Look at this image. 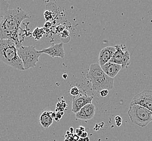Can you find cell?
I'll return each instance as SVG.
<instances>
[{"label": "cell", "mask_w": 152, "mask_h": 141, "mask_svg": "<svg viewBox=\"0 0 152 141\" xmlns=\"http://www.w3.org/2000/svg\"><path fill=\"white\" fill-rule=\"evenodd\" d=\"M73 140L74 141H78L79 140V136L77 135H73Z\"/></svg>", "instance_id": "cell-20"}, {"label": "cell", "mask_w": 152, "mask_h": 141, "mask_svg": "<svg viewBox=\"0 0 152 141\" xmlns=\"http://www.w3.org/2000/svg\"><path fill=\"white\" fill-rule=\"evenodd\" d=\"M31 18L28 12L20 8L9 9L0 24V40H12L15 42L18 47L21 45L19 39L22 21Z\"/></svg>", "instance_id": "cell-1"}, {"label": "cell", "mask_w": 152, "mask_h": 141, "mask_svg": "<svg viewBox=\"0 0 152 141\" xmlns=\"http://www.w3.org/2000/svg\"><path fill=\"white\" fill-rule=\"evenodd\" d=\"M82 131H81L79 129H77L76 130V135H78L79 136H81V135H82Z\"/></svg>", "instance_id": "cell-23"}, {"label": "cell", "mask_w": 152, "mask_h": 141, "mask_svg": "<svg viewBox=\"0 0 152 141\" xmlns=\"http://www.w3.org/2000/svg\"><path fill=\"white\" fill-rule=\"evenodd\" d=\"M93 99V98L92 97L81 95L74 97L72 101V108L73 112L76 114L86 105L91 104Z\"/></svg>", "instance_id": "cell-8"}, {"label": "cell", "mask_w": 152, "mask_h": 141, "mask_svg": "<svg viewBox=\"0 0 152 141\" xmlns=\"http://www.w3.org/2000/svg\"><path fill=\"white\" fill-rule=\"evenodd\" d=\"M83 141H89V138L87 137L86 138H83Z\"/></svg>", "instance_id": "cell-27"}, {"label": "cell", "mask_w": 152, "mask_h": 141, "mask_svg": "<svg viewBox=\"0 0 152 141\" xmlns=\"http://www.w3.org/2000/svg\"><path fill=\"white\" fill-rule=\"evenodd\" d=\"M109 91L107 90H104L100 92V94L102 97H106L108 95Z\"/></svg>", "instance_id": "cell-19"}, {"label": "cell", "mask_w": 152, "mask_h": 141, "mask_svg": "<svg viewBox=\"0 0 152 141\" xmlns=\"http://www.w3.org/2000/svg\"><path fill=\"white\" fill-rule=\"evenodd\" d=\"M101 68L108 76L114 79L122 68L120 65L108 62L102 66Z\"/></svg>", "instance_id": "cell-12"}, {"label": "cell", "mask_w": 152, "mask_h": 141, "mask_svg": "<svg viewBox=\"0 0 152 141\" xmlns=\"http://www.w3.org/2000/svg\"><path fill=\"white\" fill-rule=\"evenodd\" d=\"M40 52L46 54L53 58H64L65 55L63 43L53 45L48 48L42 49Z\"/></svg>", "instance_id": "cell-9"}, {"label": "cell", "mask_w": 152, "mask_h": 141, "mask_svg": "<svg viewBox=\"0 0 152 141\" xmlns=\"http://www.w3.org/2000/svg\"><path fill=\"white\" fill-rule=\"evenodd\" d=\"M69 93H70L71 95H73L74 97L77 96V95H80L79 90L77 87L75 86V87H73L72 89H70V91H69Z\"/></svg>", "instance_id": "cell-16"}, {"label": "cell", "mask_w": 152, "mask_h": 141, "mask_svg": "<svg viewBox=\"0 0 152 141\" xmlns=\"http://www.w3.org/2000/svg\"><path fill=\"white\" fill-rule=\"evenodd\" d=\"M127 114L132 123L141 128L152 121V112L139 105L130 104Z\"/></svg>", "instance_id": "cell-4"}, {"label": "cell", "mask_w": 152, "mask_h": 141, "mask_svg": "<svg viewBox=\"0 0 152 141\" xmlns=\"http://www.w3.org/2000/svg\"><path fill=\"white\" fill-rule=\"evenodd\" d=\"M70 132H72H72H73V128H70Z\"/></svg>", "instance_id": "cell-28"}, {"label": "cell", "mask_w": 152, "mask_h": 141, "mask_svg": "<svg viewBox=\"0 0 152 141\" xmlns=\"http://www.w3.org/2000/svg\"><path fill=\"white\" fill-rule=\"evenodd\" d=\"M39 122L41 126L45 129H48L53 122V118L51 116V111L46 110L43 111L39 117Z\"/></svg>", "instance_id": "cell-13"}, {"label": "cell", "mask_w": 152, "mask_h": 141, "mask_svg": "<svg viewBox=\"0 0 152 141\" xmlns=\"http://www.w3.org/2000/svg\"><path fill=\"white\" fill-rule=\"evenodd\" d=\"M87 136H88V134H87V132H82V135H81V138H85L87 137Z\"/></svg>", "instance_id": "cell-21"}, {"label": "cell", "mask_w": 152, "mask_h": 141, "mask_svg": "<svg viewBox=\"0 0 152 141\" xmlns=\"http://www.w3.org/2000/svg\"><path fill=\"white\" fill-rule=\"evenodd\" d=\"M9 3L4 0H0V24L2 21L4 17L9 10Z\"/></svg>", "instance_id": "cell-14"}, {"label": "cell", "mask_w": 152, "mask_h": 141, "mask_svg": "<svg viewBox=\"0 0 152 141\" xmlns=\"http://www.w3.org/2000/svg\"><path fill=\"white\" fill-rule=\"evenodd\" d=\"M51 26H52V23L49 22L47 21L45 25V27L46 28H49L51 27Z\"/></svg>", "instance_id": "cell-22"}, {"label": "cell", "mask_w": 152, "mask_h": 141, "mask_svg": "<svg viewBox=\"0 0 152 141\" xmlns=\"http://www.w3.org/2000/svg\"><path fill=\"white\" fill-rule=\"evenodd\" d=\"M87 78L91 82V89L93 91H110L114 87V79L108 76L99 64H92L90 66Z\"/></svg>", "instance_id": "cell-3"}, {"label": "cell", "mask_w": 152, "mask_h": 141, "mask_svg": "<svg viewBox=\"0 0 152 141\" xmlns=\"http://www.w3.org/2000/svg\"><path fill=\"white\" fill-rule=\"evenodd\" d=\"M62 77H63L64 79H67V77H68V75H67V74H64Z\"/></svg>", "instance_id": "cell-26"}, {"label": "cell", "mask_w": 152, "mask_h": 141, "mask_svg": "<svg viewBox=\"0 0 152 141\" xmlns=\"http://www.w3.org/2000/svg\"><path fill=\"white\" fill-rule=\"evenodd\" d=\"M18 53L23 62L24 70L36 66L39 59L42 53L32 46H19L18 47Z\"/></svg>", "instance_id": "cell-5"}, {"label": "cell", "mask_w": 152, "mask_h": 141, "mask_svg": "<svg viewBox=\"0 0 152 141\" xmlns=\"http://www.w3.org/2000/svg\"><path fill=\"white\" fill-rule=\"evenodd\" d=\"M130 104H137L152 112V90H145L135 95Z\"/></svg>", "instance_id": "cell-7"}, {"label": "cell", "mask_w": 152, "mask_h": 141, "mask_svg": "<svg viewBox=\"0 0 152 141\" xmlns=\"http://www.w3.org/2000/svg\"><path fill=\"white\" fill-rule=\"evenodd\" d=\"M44 16H45V18H46L47 21L50 20L52 18V17H53L52 12H49V11H48V10H47L45 12H44Z\"/></svg>", "instance_id": "cell-17"}, {"label": "cell", "mask_w": 152, "mask_h": 141, "mask_svg": "<svg viewBox=\"0 0 152 141\" xmlns=\"http://www.w3.org/2000/svg\"><path fill=\"white\" fill-rule=\"evenodd\" d=\"M0 60L17 70H24L18 53V45L12 40H0Z\"/></svg>", "instance_id": "cell-2"}, {"label": "cell", "mask_w": 152, "mask_h": 141, "mask_svg": "<svg viewBox=\"0 0 152 141\" xmlns=\"http://www.w3.org/2000/svg\"><path fill=\"white\" fill-rule=\"evenodd\" d=\"M96 107L93 103L86 105L75 114L77 119L87 121L94 117Z\"/></svg>", "instance_id": "cell-10"}, {"label": "cell", "mask_w": 152, "mask_h": 141, "mask_svg": "<svg viewBox=\"0 0 152 141\" xmlns=\"http://www.w3.org/2000/svg\"><path fill=\"white\" fill-rule=\"evenodd\" d=\"M64 141H69V140H68V139H66Z\"/></svg>", "instance_id": "cell-30"}, {"label": "cell", "mask_w": 152, "mask_h": 141, "mask_svg": "<svg viewBox=\"0 0 152 141\" xmlns=\"http://www.w3.org/2000/svg\"><path fill=\"white\" fill-rule=\"evenodd\" d=\"M44 34H45V28L37 27L36 29L34 30L32 35L36 40H39L42 37Z\"/></svg>", "instance_id": "cell-15"}, {"label": "cell", "mask_w": 152, "mask_h": 141, "mask_svg": "<svg viewBox=\"0 0 152 141\" xmlns=\"http://www.w3.org/2000/svg\"><path fill=\"white\" fill-rule=\"evenodd\" d=\"M115 120L116 124V126H119H119H121L122 121V120L121 117L119 116H116Z\"/></svg>", "instance_id": "cell-18"}, {"label": "cell", "mask_w": 152, "mask_h": 141, "mask_svg": "<svg viewBox=\"0 0 152 141\" xmlns=\"http://www.w3.org/2000/svg\"><path fill=\"white\" fill-rule=\"evenodd\" d=\"M78 141H83V138H80Z\"/></svg>", "instance_id": "cell-29"}, {"label": "cell", "mask_w": 152, "mask_h": 141, "mask_svg": "<svg viewBox=\"0 0 152 141\" xmlns=\"http://www.w3.org/2000/svg\"><path fill=\"white\" fill-rule=\"evenodd\" d=\"M115 51V47L112 46H108L101 50L99 55V64L101 67L110 62Z\"/></svg>", "instance_id": "cell-11"}, {"label": "cell", "mask_w": 152, "mask_h": 141, "mask_svg": "<svg viewBox=\"0 0 152 141\" xmlns=\"http://www.w3.org/2000/svg\"><path fill=\"white\" fill-rule=\"evenodd\" d=\"M56 117H57L58 118V120L61 119V118H62V115H61V114H60V112L56 113Z\"/></svg>", "instance_id": "cell-24"}, {"label": "cell", "mask_w": 152, "mask_h": 141, "mask_svg": "<svg viewBox=\"0 0 152 141\" xmlns=\"http://www.w3.org/2000/svg\"><path fill=\"white\" fill-rule=\"evenodd\" d=\"M79 129L81 130V131H82V132H85V128H84V127H83L82 126H80L79 127Z\"/></svg>", "instance_id": "cell-25"}, {"label": "cell", "mask_w": 152, "mask_h": 141, "mask_svg": "<svg viewBox=\"0 0 152 141\" xmlns=\"http://www.w3.org/2000/svg\"></svg>", "instance_id": "cell-31"}, {"label": "cell", "mask_w": 152, "mask_h": 141, "mask_svg": "<svg viewBox=\"0 0 152 141\" xmlns=\"http://www.w3.org/2000/svg\"><path fill=\"white\" fill-rule=\"evenodd\" d=\"M115 52L110 62L121 65L122 68H128L131 65V55L128 51H126L125 45H116Z\"/></svg>", "instance_id": "cell-6"}]
</instances>
